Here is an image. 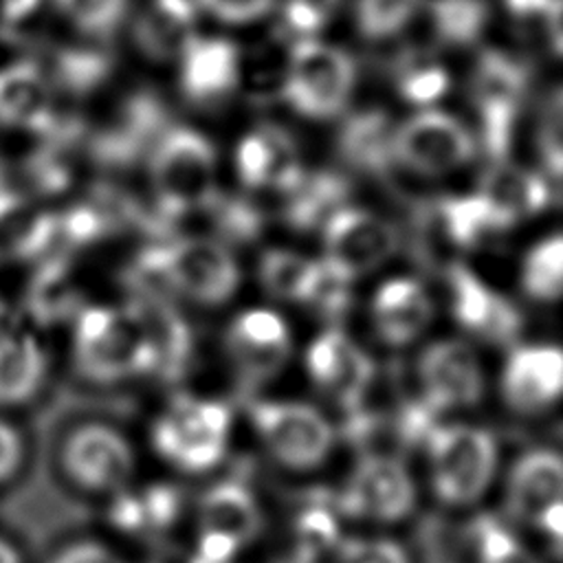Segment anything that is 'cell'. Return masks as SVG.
Here are the masks:
<instances>
[{"instance_id": "cell-4", "label": "cell", "mask_w": 563, "mask_h": 563, "mask_svg": "<svg viewBox=\"0 0 563 563\" xmlns=\"http://www.w3.org/2000/svg\"><path fill=\"white\" fill-rule=\"evenodd\" d=\"M424 446L431 486L440 501L468 506L486 493L497 468V442L486 429L440 422Z\"/></svg>"}, {"instance_id": "cell-40", "label": "cell", "mask_w": 563, "mask_h": 563, "mask_svg": "<svg viewBox=\"0 0 563 563\" xmlns=\"http://www.w3.org/2000/svg\"><path fill=\"white\" fill-rule=\"evenodd\" d=\"M341 0H284L279 7V24L292 42L319 37L334 18Z\"/></svg>"}, {"instance_id": "cell-49", "label": "cell", "mask_w": 563, "mask_h": 563, "mask_svg": "<svg viewBox=\"0 0 563 563\" xmlns=\"http://www.w3.org/2000/svg\"><path fill=\"white\" fill-rule=\"evenodd\" d=\"M22 457V440L18 431L0 420V482L7 479L20 464Z\"/></svg>"}, {"instance_id": "cell-48", "label": "cell", "mask_w": 563, "mask_h": 563, "mask_svg": "<svg viewBox=\"0 0 563 563\" xmlns=\"http://www.w3.org/2000/svg\"><path fill=\"white\" fill-rule=\"evenodd\" d=\"M51 563H121L108 548L95 541H77L59 550Z\"/></svg>"}, {"instance_id": "cell-50", "label": "cell", "mask_w": 563, "mask_h": 563, "mask_svg": "<svg viewBox=\"0 0 563 563\" xmlns=\"http://www.w3.org/2000/svg\"><path fill=\"white\" fill-rule=\"evenodd\" d=\"M508 9L515 11L517 15H545L552 18L559 13V0H506Z\"/></svg>"}, {"instance_id": "cell-47", "label": "cell", "mask_w": 563, "mask_h": 563, "mask_svg": "<svg viewBox=\"0 0 563 563\" xmlns=\"http://www.w3.org/2000/svg\"><path fill=\"white\" fill-rule=\"evenodd\" d=\"M108 515H110V521L125 532H139L145 528V517H143L139 495H132L125 490L117 493L110 504Z\"/></svg>"}, {"instance_id": "cell-20", "label": "cell", "mask_w": 563, "mask_h": 563, "mask_svg": "<svg viewBox=\"0 0 563 563\" xmlns=\"http://www.w3.org/2000/svg\"><path fill=\"white\" fill-rule=\"evenodd\" d=\"M167 114L152 95H136L125 101L112 125L92 141V156L103 167H130L150 154L167 130Z\"/></svg>"}, {"instance_id": "cell-12", "label": "cell", "mask_w": 563, "mask_h": 563, "mask_svg": "<svg viewBox=\"0 0 563 563\" xmlns=\"http://www.w3.org/2000/svg\"><path fill=\"white\" fill-rule=\"evenodd\" d=\"M420 398L440 416L473 407L484 398L486 378L477 352L460 339L429 343L418 358Z\"/></svg>"}, {"instance_id": "cell-43", "label": "cell", "mask_w": 563, "mask_h": 563, "mask_svg": "<svg viewBox=\"0 0 563 563\" xmlns=\"http://www.w3.org/2000/svg\"><path fill=\"white\" fill-rule=\"evenodd\" d=\"M350 303H352V279H347L345 275H341L339 271H334L330 264L321 260L317 279L303 306L334 323L347 312Z\"/></svg>"}, {"instance_id": "cell-3", "label": "cell", "mask_w": 563, "mask_h": 563, "mask_svg": "<svg viewBox=\"0 0 563 563\" xmlns=\"http://www.w3.org/2000/svg\"><path fill=\"white\" fill-rule=\"evenodd\" d=\"M75 365L97 383L152 376V354L125 308L84 306L75 314Z\"/></svg>"}, {"instance_id": "cell-41", "label": "cell", "mask_w": 563, "mask_h": 563, "mask_svg": "<svg viewBox=\"0 0 563 563\" xmlns=\"http://www.w3.org/2000/svg\"><path fill=\"white\" fill-rule=\"evenodd\" d=\"M475 550L477 563H539L510 530L490 517L475 523Z\"/></svg>"}, {"instance_id": "cell-19", "label": "cell", "mask_w": 563, "mask_h": 563, "mask_svg": "<svg viewBox=\"0 0 563 563\" xmlns=\"http://www.w3.org/2000/svg\"><path fill=\"white\" fill-rule=\"evenodd\" d=\"M563 389V354L556 345H517L501 369V396L519 413L552 407Z\"/></svg>"}, {"instance_id": "cell-18", "label": "cell", "mask_w": 563, "mask_h": 563, "mask_svg": "<svg viewBox=\"0 0 563 563\" xmlns=\"http://www.w3.org/2000/svg\"><path fill=\"white\" fill-rule=\"evenodd\" d=\"M235 172L251 189L290 191L306 174L292 136L273 123H262L246 132L235 147Z\"/></svg>"}, {"instance_id": "cell-51", "label": "cell", "mask_w": 563, "mask_h": 563, "mask_svg": "<svg viewBox=\"0 0 563 563\" xmlns=\"http://www.w3.org/2000/svg\"><path fill=\"white\" fill-rule=\"evenodd\" d=\"M0 563H22L20 552L4 539H0Z\"/></svg>"}, {"instance_id": "cell-1", "label": "cell", "mask_w": 563, "mask_h": 563, "mask_svg": "<svg viewBox=\"0 0 563 563\" xmlns=\"http://www.w3.org/2000/svg\"><path fill=\"white\" fill-rule=\"evenodd\" d=\"M128 288L183 295L202 306L229 301L240 286V266L227 244L202 235H174L139 251L128 268Z\"/></svg>"}, {"instance_id": "cell-17", "label": "cell", "mask_w": 563, "mask_h": 563, "mask_svg": "<svg viewBox=\"0 0 563 563\" xmlns=\"http://www.w3.org/2000/svg\"><path fill=\"white\" fill-rule=\"evenodd\" d=\"M306 369L312 383L330 394L345 411L365 398L376 378L372 358L334 325L310 341Z\"/></svg>"}, {"instance_id": "cell-33", "label": "cell", "mask_w": 563, "mask_h": 563, "mask_svg": "<svg viewBox=\"0 0 563 563\" xmlns=\"http://www.w3.org/2000/svg\"><path fill=\"white\" fill-rule=\"evenodd\" d=\"M319 273V262L310 260L290 249L273 246L266 249L257 264V275L264 290L279 299L292 303H306L312 284Z\"/></svg>"}, {"instance_id": "cell-27", "label": "cell", "mask_w": 563, "mask_h": 563, "mask_svg": "<svg viewBox=\"0 0 563 563\" xmlns=\"http://www.w3.org/2000/svg\"><path fill=\"white\" fill-rule=\"evenodd\" d=\"M396 123L378 108L352 112L339 130L341 158L363 174H387L394 163Z\"/></svg>"}, {"instance_id": "cell-38", "label": "cell", "mask_w": 563, "mask_h": 563, "mask_svg": "<svg viewBox=\"0 0 563 563\" xmlns=\"http://www.w3.org/2000/svg\"><path fill=\"white\" fill-rule=\"evenodd\" d=\"M422 0H356V26L367 40L398 35L418 13Z\"/></svg>"}, {"instance_id": "cell-15", "label": "cell", "mask_w": 563, "mask_h": 563, "mask_svg": "<svg viewBox=\"0 0 563 563\" xmlns=\"http://www.w3.org/2000/svg\"><path fill=\"white\" fill-rule=\"evenodd\" d=\"M224 345L240 378L246 385H260L282 372L290 356L292 339L282 314L251 308L229 323Z\"/></svg>"}, {"instance_id": "cell-29", "label": "cell", "mask_w": 563, "mask_h": 563, "mask_svg": "<svg viewBox=\"0 0 563 563\" xmlns=\"http://www.w3.org/2000/svg\"><path fill=\"white\" fill-rule=\"evenodd\" d=\"M282 216L286 224L295 231H314L325 224V220L345 207L350 196V185L343 176L334 172H306L301 180L284 194Z\"/></svg>"}, {"instance_id": "cell-6", "label": "cell", "mask_w": 563, "mask_h": 563, "mask_svg": "<svg viewBox=\"0 0 563 563\" xmlns=\"http://www.w3.org/2000/svg\"><path fill=\"white\" fill-rule=\"evenodd\" d=\"M231 411L220 400L178 396L152 427L154 449L187 473L216 466L227 453Z\"/></svg>"}, {"instance_id": "cell-46", "label": "cell", "mask_w": 563, "mask_h": 563, "mask_svg": "<svg viewBox=\"0 0 563 563\" xmlns=\"http://www.w3.org/2000/svg\"><path fill=\"white\" fill-rule=\"evenodd\" d=\"M198 9L224 24H251L264 18L275 0H196Z\"/></svg>"}, {"instance_id": "cell-31", "label": "cell", "mask_w": 563, "mask_h": 563, "mask_svg": "<svg viewBox=\"0 0 563 563\" xmlns=\"http://www.w3.org/2000/svg\"><path fill=\"white\" fill-rule=\"evenodd\" d=\"M29 308L44 323H59L75 317L81 306V292L73 282L68 262L46 257L29 288Z\"/></svg>"}, {"instance_id": "cell-16", "label": "cell", "mask_w": 563, "mask_h": 563, "mask_svg": "<svg viewBox=\"0 0 563 563\" xmlns=\"http://www.w3.org/2000/svg\"><path fill=\"white\" fill-rule=\"evenodd\" d=\"M446 286L451 312L464 330L490 343H510L519 336L523 325L519 308L466 264L451 262L446 266Z\"/></svg>"}, {"instance_id": "cell-5", "label": "cell", "mask_w": 563, "mask_h": 563, "mask_svg": "<svg viewBox=\"0 0 563 563\" xmlns=\"http://www.w3.org/2000/svg\"><path fill=\"white\" fill-rule=\"evenodd\" d=\"M356 70L350 55L321 37L290 44L282 77L284 101L301 117L332 119L354 90Z\"/></svg>"}, {"instance_id": "cell-11", "label": "cell", "mask_w": 563, "mask_h": 563, "mask_svg": "<svg viewBox=\"0 0 563 563\" xmlns=\"http://www.w3.org/2000/svg\"><path fill=\"white\" fill-rule=\"evenodd\" d=\"M68 477L90 493H121L134 473V451L117 429L88 422L73 429L62 446Z\"/></svg>"}, {"instance_id": "cell-21", "label": "cell", "mask_w": 563, "mask_h": 563, "mask_svg": "<svg viewBox=\"0 0 563 563\" xmlns=\"http://www.w3.org/2000/svg\"><path fill=\"white\" fill-rule=\"evenodd\" d=\"M240 75V51L227 37L196 35L178 55L180 88L196 103L224 99L238 88Z\"/></svg>"}, {"instance_id": "cell-26", "label": "cell", "mask_w": 563, "mask_h": 563, "mask_svg": "<svg viewBox=\"0 0 563 563\" xmlns=\"http://www.w3.org/2000/svg\"><path fill=\"white\" fill-rule=\"evenodd\" d=\"M200 532L222 534L240 548L262 530V510L249 486L224 479L205 490L198 506Z\"/></svg>"}, {"instance_id": "cell-36", "label": "cell", "mask_w": 563, "mask_h": 563, "mask_svg": "<svg viewBox=\"0 0 563 563\" xmlns=\"http://www.w3.org/2000/svg\"><path fill=\"white\" fill-rule=\"evenodd\" d=\"M521 288L534 301H556L563 288V238L552 233L530 246L521 262Z\"/></svg>"}, {"instance_id": "cell-30", "label": "cell", "mask_w": 563, "mask_h": 563, "mask_svg": "<svg viewBox=\"0 0 563 563\" xmlns=\"http://www.w3.org/2000/svg\"><path fill=\"white\" fill-rule=\"evenodd\" d=\"M46 376V354L26 332L0 334V407L31 400Z\"/></svg>"}, {"instance_id": "cell-34", "label": "cell", "mask_w": 563, "mask_h": 563, "mask_svg": "<svg viewBox=\"0 0 563 563\" xmlns=\"http://www.w3.org/2000/svg\"><path fill=\"white\" fill-rule=\"evenodd\" d=\"M394 81L398 95L418 110L433 108V103L442 99L451 86V77L444 64L427 51L405 53L396 62Z\"/></svg>"}, {"instance_id": "cell-14", "label": "cell", "mask_w": 563, "mask_h": 563, "mask_svg": "<svg viewBox=\"0 0 563 563\" xmlns=\"http://www.w3.org/2000/svg\"><path fill=\"white\" fill-rule=\"evenodd\" d=\"M123 308L152 354V376L169 383L183 378L194 356V334L172 299L154 290L130 288Z\"/></svg>"}, {"instance_id": "cell-7", "label": "cell", "mask_w": 563, "mask_h": 563, "mask_svg": "<svg viewBox=\"0 0 563 563\" xmlns=\"http://www.w3.org/2000/svg\"><path fill=\"white\" fill-rule=\"evenodd\" d=\"M249 416L262 444L286 468L310 471L330 455L332 424L306 402L253 400Z\"/></svg>"}, {"instance_id": "cell-52", "label": "cell", "mask_w": 563, "mask_h": 563, "mask_svg": "<svg viewBox=\"0 0 563 563\" xmlns=\"http://www.w3.org/2000/svg\"><path fill=\"white\" fill-rule=\"evenodd\" d=\"M284 563H306V561H301V559H297V556H295L292 561H284Z\"/></svg>"}, {"instance_id": "cell-35", "label": "cell", "mask_w": 563, "mask_h": 563, "mask_svg": "<svg viewBox=\"0 0 563 563\" xmlns=\"http://www.w3.org/2000/svg\"><path fill=\"white\" fill-rule=\"evenodd\" d=\"M202 211L211 220L213 238L227 246L253 242L264 229L262 209L244 196L216 191Z\"/></svg>"}, {"instance_id": "cell-39", "label": "cell", "mask_w": 563, "mask_h": 563, "mask_svg": "<svg viewBox=\"0 0 563 563\" xmlns=\"http://www.w3.org/2000/svg\"><path fill=\"white\" fill-rule=\"evenodd\" d=\"M297 559L312 563L319 554L332 550L339 543V523L330 508L312 504L297 515Z\"/></svg>"}, {"instance_id": "cell-10", "label": "cell", "mask_w": 563, "mask_h": 563, "mask_svg": "<svg viewBox=\"0 0 563 563\" xmlns=\"http://www.w3.org/2000/svg\"><path fill=\"white\" fill-rule=\"evenodd\" d=\"M526 84V68L504 53L482 55L475 68L473 95L479 112V139L493 163L508 156Z\"/></svg>"}, {"instance_id": "cell-8", "label": "cell", "mask_w": 563, "mask_h": 563, "mask_svg": "<svg viewBox=\"0 0 563 563\" xmlns=\"http://www.w3.org/2000/svg\"><path fill=\"white\" fill-rule=\"evenodd\" d=\"M473 154L471 130L438 108H422L394 128V163L418 176H446Z\"/></svg>"}, {"instance_id": "cell-24", "label": "cell", "mask_w": 563, "mask_h": 563, "mask_svg": "<svg viewBox=\"0 0 563 563\" xmlns=\"http://www.w3.org/2000/svg\"><path fill=\"white\" fill-rule=\"evenodd\" d=\"M552 183L526 167L508 161L490 163L479 180V194L515 227L541 213L552 200Z\"/></svg>"}, {"instance_id": "cell-13", "label": "cell", "mask_w": 563, "mask_h": 563, "mask_svg": "<svg viewBox=\"0 0 563 563\" xmlns=\"http://www.w3.org/2000/svg\"><path fill=\"white\" fill-rule=\"evenodd\" d=\"M336 504L345 515L389 523L413 510L416 484L398 455H363Z\"/></svg>"}, {"instance_id": "cell-25", "label": "cell", "mask_w": 563, "mask_h": 563, "mask_svg": "<svg viewBox=\"0 0 563 563\" xmlns=\"http://www.w3.org/2000/svg\"><path fill=\"white\" fill-rule=\"evenodd\" d=\"M196 0H147L136 18L134 37L152 59H178L198 35Z\"/></svg>"}, {"instance_id": "cell-23", "label": "cell", "mask_w": 563, "mask_h": 563, "mask_svg": "<svg viewBox=\"0 0 563 563\" xmlns=\"http://www.w3.org/2000/svg\"><path fill=\"white\" fill-rule=\"evenodd\" d=\"M563 495V462L556 451L532 449L519 455L508 473L506 501L508 508L532 523L561 504Z\"/></svg>"}, {"instance_id": "cell-9", "label": "cell", "mask_w": 563, "mask_h": 563, "mask_svg": "<svg viewBox=\"0 0 563 563\" xmlns=\"http://www.w3.org/2000/svg\"><path fill=\"white\" fill-rule=\"evenodd\" d=\"M323 229V262L347 279L363 277L383 266L400 244L391 222L361 207H341Z\"/></svg>"}, {"instance_id": "cell-45", "label": "cell", "mask_w": 563, "mask_h": 563, "mask_svg": "<svg viewBox=\"0 0 563 563\" xmlns=\"http://www.w3.org/2000/svg\"><path fill=\"white\" fill-rule=\"evenodd\" d=\"M341 563H409L405 550L389 539H352L339 548Z\"/></svg>"}, {"instance_id": "cell-37", "label": "cell", "mask_w": 563, "mask_h": 563, "mask_svg": "<svg viewBox=\"0 0 563 563\" xmlns=\"http://www.w3.org/2000/svg\"><path fill=\"white\" fill-rule=\"evenodd\" d=\"M431 26L446 44L475 42L488 22V7L484 0H431Z\"/></svg>"}, {"instance_id": "cell-42", "label": "cell", "mask_w": 563, "mask_h": 563, "mask_svg": "<svg viewBox=\"0 0 563 563\" xmlns=\"http://www.w3.org/2000/svg\"><path fill=\"white\" fill-rule=\"evenodd\" d=\"M59 13L90 35L110 33L125 15L128 0H53Z\"/></svg>"}, {"instance_id": "cell-32", "label": "cell", "mask_w": 563, "mask_h": 563, "mask_svg": "<svg viewBox=\"0 0 563 563\" xmlns=\"http://www.w3.org/2000/svg\"><path fill=\"white\" fill-rule=\"evenodd\" d=\"M0 121L26 130L51 123V95L40 75L15 70L0 77Z\"/></svg>"}, {"instance_id": "cell-22", "label": "cell", "mask_w": 563, "mask_h": 563, "mask_svg": "<svg viewBox=\"0 0 563 563\" xmlns=\"http://www.w3.org/2000/svg\"><path fill=\"white\" fill-rule=\"evenodd\" d=\"M433 319V301L413 277H391L372 297V321L387 345L402 347L416 341Z\"/></svg>"}, {"instance_id": "cell-2", "label": "cell", "mask_w": 563, "mask_h": 563, "mask_svg": "<svg viewBox=\"0 0 563 563\" xmlns=\"http://www.w3.org/2000/svg\"><path fill=\"white\" fill-rule=\"evenodd\" d=\"M154 209L174 227L191 211H202L218 191L216 150L194 128H167L150 150Z\"/></svg>"}, {"instance_id": "cell-44", "label": "cell", "mask_w": 563, "mask_h": 563, "mask_svg": "<svg viewBox=\"0 0 563 563\" xmlns=\"http://www.w3.org/2000/svg\"><path fill=\"white\" fill-rule=\"evenodd\" d=\"M139 499H141L145 526L163 530V528H169L180 515L183 495L172 484H152L143 493H139Z\"/></svg>"}, {"instance_id": "cell-28", "label": "cell", "mask_w": 563, "mask_h": 563, "mask_svg": "<svg viewBox=\"0 0 563 563\" xmlns=\"http://www.w3.org/2000/svg\"><path fill=\"white\" fill-rule=\"evenodd\" d=\"M435 216L442 235L462 251L475 249L512 229V224L479 191L442 196L435 205Z\"/></svg>"}]
</instances>
